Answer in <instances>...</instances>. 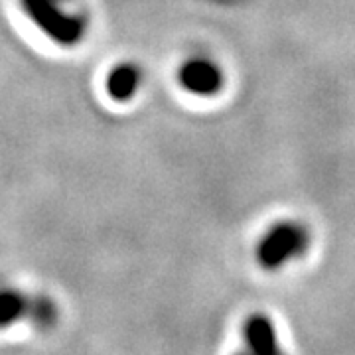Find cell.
Segmentation results:
<instances>
[{
	"label": "cell",
	"mask_w": 355,
	"mask_h": 355,
	"mask_svg": "<svg viewBox=\"0 0 355 355\" xmlns=\"http://www.w3.org/2000/svg\"><path fill=\"white\" fill-rule=\"evenodd\" d=\"M243 342L251 354H279V331L266 314H251L243 322Z\"/></svg>",
	"instance_id": "4"
},
{
	"label": "cell",
	"mask_w": 355,
	"mask_h": 355,
	"mask_svg": "<svg viewBox=\"0 0 355 355\" xmlns=\"http://www.w3.org/2000/svg\"><path fill=\"white\" fill-rule=\"evenodd\" d=\"M71 0H20L22 10L53 42L73 46L85 34V18L69 4Z\"/></svg>",
	"instance_id": "2"
},
{
	"label": "cell",
	"mask_w": 355,
	"mask_h": 355,
	"mask_svg": "<svg viewBox=\"0 0 355 355\" xmlns=\"http://www.w3.org/2000/svg\"><path fill=\"white\" fill-rule=\"evenodd\" d=\"M178 83L193 97H216L225 85V73L221 65L209 58H190L178 69Z\"/></svg>",
	"instance_id": "3"
},
{
	"label": "cell",
	"mask_w": 355,
	"mask_h": 355,
	"mask_svg": "<svg viewBox=\"0 0 355 355\" xmlns=\"http://www.w3.org/2000/svg\"><path fill=\"white\" fill-rule=\"evenodd\" d=\"M26 314H32V306L16 291H0V326H12Z\"/></svg>",
	"instance_id": "6"
},
{
	"label": "cell",
	"mask_w": 355,
	"mask_h": 355,
	"mask_svg": "<svg viewBox=\"0 0 355 355\" xmlns=\"http://www.w3.org/2000/svg\"><path fill=\"white\" fill-rule=\"evenodd\" d=\"M310 249V231L292 219L272 223L257 243L254 257L265 270H280Z\"/></svg>",
	"instance_id": "1"
},
{
	"label": "cell",
	"mask_w": 355,
	"mask_h": 355,
	"mask_svg": "<svg viewBox=\"0 0 355 355\" xmlns=\"http://www.w3.org/2000/svg\"><path fill=\"white\" fill-rule=\"evenodd\" d=\"M142 83V73L137 65L121 64L114 67L107 77V91L114 101H130L139 93Z\"/></svg>",
	"instance_id": "5"
}]
</instances>
